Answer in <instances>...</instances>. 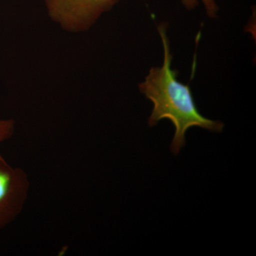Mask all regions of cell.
Here are the masks:
<instances>
[{
  "instance_id": "6da1fadb",
  "label": "cell",
  "mask_w": 256,
  "mask_h": 256,
  "mask_svg": "<svg viewBox=\"0 0 256 256\" xmlns=\"http://www.w3.org/2000/svg\"><path fill=\"white\" fill-rule=\"evenodd\" d=\"M166 24H160L158 32L164 46V62L161 67L150 70L144 82L139 84L140 92L153 102L148 124L153 127L162 120L168 119L175 128L170 150L178 154L186 144V134L190 128H201L214 132H222L224 124L204 117L197 108L188 85L178 82V72L172 68V55L170 52Z\"/></svg>"
},
{
  "instance_id": "7a4b0ae2",
  "label": "cell",
  "mask_w": 256,
  "mask_h": 256,
  "mask_svg": "<svg viewBox=\"0 0 256 256\" xmlns=\"http://www.w3.org/2000/svg\"><path fill=\"white\" fill-rule=\"evenodd\" d=\"M119 0H44L50 18L65 31H88Z\"/></svg>"
},
{
  "instance_id": "3957f363",
  "label": "cell",
  "mask_w": 256,
  "mask_h": 256,
  "mask_svg": "<svg viewBox=\"0 0 256 256\" xmlns=\"http://www.w3.org/2000/svg\"><path fill=\"white\" fill-rule=\"evenodd\" d=\"M30 183L22 168L11 166L0 156V230L20 215L28 198Z\"/></svg>"
},
{
  "instance_id": "277c9868",
  "label": "cell",
  "mask_w": 256,
  "mask_h": 256,
  "mask_svg": "<svg viewBox=\"0 0 256 256\" xmlns=\"http://www.w3.org/2000/svg\"><path fill=\"white\" fill-rule=\"evenodd\" d=\"M204 4L207 15L210 18H215L218 12V6L214 0H201ZM184 6L188 10L194 9L198 5V0H182Z\"/></svg>"
},
{
  "instance_id": "5b68a950",
  "label": "cell",
  "mask_w": 256,
  "mask_h": 256,
  "mask_svg": "<svg viewBox=\"0 0 256 256\" xmlns=\"http://www.w3.org/2000/svg\"><path fill=\"white\" fill-rule=\"evenodd\" d=\"M14 130L15 122L12 119H0V144L12 137Z\"/></svg>"
}]
</instances>
